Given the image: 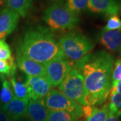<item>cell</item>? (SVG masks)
I'll return each mask as SVG.
<instances>
[{
    "label": "cell",
    "instance_id": "cell-32",
    "mask_svg": "<svg viewBox=\"0 0 121 121\" xmlns=\"http://www.w3.org/2000/svg\"><path fill=\"white\" fill-rule=\"evenodd\" d=\"M28 121H29V120H28Z\"/></svg>",
    "mask_w": 121,
    "mask_h": 121
},
{
    "label": "cell",
    "instance_id": "cell-6",
    "mask_svg": "<svg viewBox=\"0 0 121 121\" xmlns=\"http://www.w3.org/2000/svg\"><path fill=\"white\" fill-rule=\"evenodd\" d=\"M44 102L48 110L63 111L79 119L83 118L82 106L70 99L58 90L51 89L44 98Z\"/></svg>",
    "mask_w": 121,
    "mask_h": 121
},
{
    "label": "cell",
    "instance_id": "cell-3",
    "mask_svg": "<svg viewBox=\"0 0 121 121\" xmlns=\"http://www.w3.org/2000/svg\"><path fill=\"white\" fill-rule=\"evenodd\" d=\"M58 42L64 56L72 63L82 59L91 52L95 47L91 39L75 30L62 35Z\"/></svg>",
    "mask_w": 121,
    "mask_h": 121
},
{
    "label": "cell",
    "instance_id": "cell-27",
    "mask_svg": "<svg viewBox=\"0 0 121 121\" xmlns=\"http://www.w3.org/2000/svg\"><path fill=\"white\" fill-rule=\"evenodd\" d=\"M0 121H12L11 118L0 108Z\"/></svg>",
    "mask_w": 121,
    "mask_h": 121
},
{
    "label": "cell",
    "instance_id": "cell-19",
    "mask_svg": "<svg viewBox=\"0 0 121 121\" xmlns=\"http://www.w3.org/2000/svg\"><path fill=\"white\" fill-rule=\"evenodd\" d=\"M17 71V66L14 61L13 57H12L8 60L0 59V74L9 78L16 74Z\"/></svg>",
    "mask_w": 121,
    "mask_h": 121
},
{
    "label": "cell",
    "instance_id": "cell-8",
    "mask_svg": "<svg viewBox=\"0 0 121 121\" xmlns=\"http://www.w3.org/2000/svg\"><path fill=\"white\" fill-rule=\"evenodd\" d=\"M87 10L94 14L112 16L120 11V3L118 0H88Z\"/></svg>",
    "mask_w": 121,
    "mask_h": 121
},
{
    "label": "cell",
    "instance_id": "cell-26",
    "mask_svg": "<svg viewBox=\"0 0 121 121\" xmlns=\"http://www.w3.org/2000/svg\"><path fill=\"white\" fill-rule=\"evenodd\" d=\"M121 94V80L112 85L110 94Z\"/></svg>",
    "mask_w": 121,
    "mask_h": 121
},
{
    "label": "cell",
    "instance_id": "cell-16",
    "mask_svg": "<svg viewBox=\"0 0 121 121\" xmlns=\"http://www.w3.org/2000/svg\"><path fill=\"white\" fill-rule=\"evenodd\" d=\"M8 8L19 14L20 16L26 17L33 5L32 0H5Z\"/></svg>",
    "mask_w": 121,
    "mask_h": 121
},
{
    "label": "cell",
    "instance_id": "cell-21",
    "mask_svg": "<svg viewBox=\"0 0 121 121\" xmlns=\"http://www.w3.org/2000/svg\"><path fill=\"white\" fill-rule=\"evenodd\" d=\"M79 118L63 111L48 110L47 121H77Z\"/></svg>",
    "mask_w": 121,
    "mask_h": 121
},
{
    "label": "cell",
    "instance_id": "cell-9",
    "mask_svg": "<svg viewBox=\"0 0 121 121\" xmlns=\"http://www.w3.org/2000/svg\"><path fill=\"white\" fill-rule=\"evenodd\" d=\"M26 83L30 89V98H44L51 90L52 86L46 77L28 76L26 75Z\"/></svg>",
    "mask_w": 121,
    "mask_h": 121
},
{
    "label": "cell",
    "instance_id": "cell-4",
    "mask_svg": "<svg viewBox=\"0 0 121 121\" xmlns=\"http://www.w3.org/2000/svg\"><path fill=\"white\" fill-rule=\"evenodd\" d=\"M43 20L52 30H72L79 22V15L71 12L61 1L48 6L44 12Z\"/></svg>",
    "mask_w": 121,
    "mask_h": 121
},
{
    "label": "cell",
    "instance_id": "cell-14",
    "mask_svg": "<svg viewBox=\"0 0 121 121\" xmlns=\"http://www.w3.org/2000/svg\"><path fill=\"white\" fill-rule=\"evenodd\" d=\"M98 40L108 51H118L121 47V30H102L98 36Z\"/></svg>",
    "mask_w": 121,
    "mask_h": 121
},
{
    "label": "cell",
    "instance_id": "cell-13",
    "mask_svg": "<svg viewBox=\"0 0 121 121\" xmlns=\"http://www.w3.org/2000/svg\"><path fill=\"white\" fill-rule=\"evenodd\" d=\"M48 110L44 98L32 99L28 100L27 106L26 117L30 121H47L48 117Z\"/></svg>",
    "mask_w": 121,
    "mask_h": 121
},
{
    "label": "cell",
    "instance_id": "cell-28",
    "mask_svg": "<svg viewBox=\"0 0 121 121\" xmlns=\"http://www.w3.org/2000/svg\"><path fill=\"white\" fill-rule=\"evenodd\" d=\"M106 121H119V118L117 117L116 115L112 114H109L108 118H106Z\"/></svg>",
    "mask_w": 121,
    "mask_h": 121
},
{
    "label": "cell",
    "instance_id": "cell-24",
    "mask_svg": "<svg viewBox=\"0 0 121 121\" xmlns=\"http://www.w3.org/2000/svg\"><path fill=\"white\" fill-rule=\"evenodd\" d=\"M121 80V57L114 60L112 74V85Z\"/></svg>",
    "mask_w": 121,
    "mask_h": 121
},
{
    "label": "cell",
    "instance_id": "cell-5",
    "mask_svg": "<svg viewBox=\"0 0 121 121\" xmlns=\"http://www.w3.org/2000/svg\"><path fill=\"white\" fill-rule=\"evenodd\" d=\"M57 88L70 99L82 106H86V91L83 78L73 66Z\"/></svg>",
    "mask_w": 121,
    "mask_h": 121
},
{
    "label": "cell",
    "instance_id": "cell-11",
    "mask_svg": "<svg viewBox=\"0 0 121 121\" xmlns=\"http://www.w3.org/2000/svg\"><path fill=\"white\" fill-rule=\"evenodd\" d=\"M28 100L14 98L8 103L1 105L0 108L12 121H22L26 116Z\"/></svg>",
    "mask_w": 121,
    "mask_h": 121
},
{
    "label": "cell",
    "instance_id": "cell-29",
    "mask_svg": "<svg viewBox=\"0 0 121 121\" xmlns=\"http://www.w3.org/2000/svg\"><path fill=\"white\" fill-rule=\"evenodd\" d=\"M48 1H49L50 3H57V2H61V1H63V0H47Z\"/></svg>",
    "mask_w": 121,
    "mask_h": 121
},
{
    "label": "cell",
    "instance_id": "cell-31",
    "mask_svg": "<svg viewBox=\"0 0 121 121\" xmlns=\"http://www.w3.org/2000/svg\"><path fill=\"white\" fill-rule=\"evenodd\" d=\"M118 53H119V55H120V56L121 57V48H120V49L118 50Z\"/></svg>",
    "mask_w": 121,
    "mask_h": 121
},
{
    "label": "cell",
    "instance_id": "cell-23",
    "mask_svg": "<svg viewBox=\"0 0 121 121\" xmlns=\"http://www.w3.org/2000/svg\"><path fill=\"white\" fill-rule=\"evenodd\" d=\"M104 31L121 30V20L118 15L112 16L109 17L106 25L103 28Z\"/></svg>",
    "mask_w": 121,
    "mask_h": 121
},
{
    "label": "cell",
    "instance_id": "cell-18",
    "mask_svg": "<svg viewBox=\"0 0 121 121\" xmlns=\"http://www.w3.org/2000/svg\"><path fill=\"white\" fill-rule=\"evenodd\" d=\"M109 114L108 104H104L101 108L94 106L90 116L87 117L85 121H106Z\"/></svg>",
    "mask_w": 121,
    "mask_h": 121
},
{
    "label": "cell",
    "instance_id": "cell-17",
    "mask_svg": "<svg viewBox=\"0 0 121 121\" xmlns=\"http://www.w3.org/2000/svg\"><path fill=\"white\" fill-rule=\"evenodd\" d=\"M15 98L13 94L12 87L9 79L5 78L1 82V87L0 90V103L5 104L9 102Z\"/></svg>",
    "mask_w": 121,
    "mask_h": 121
},
{
    "label": "cell",
    "instance_id": "cell-7",
    "mask_svg": "<svg viewBox=\"0 0 121 121\" xmlns=\"http://www.w3.org/2000/svg\"><path fill=\"white\" fill-rule=\"evenodd\" d=\"M44 66L46 78L52 87H58L73 67V63L65 57H60L51 60Z\"/></svg>",
    "mask_w": 121,
    "mask_h": 121
},
{
    "label": "cell",
    "instance_id": "cell-20",
    "mask_svg": "<svg viewBox=\"0 0 121 121\" xmlns=\"http://www.w3.org/2000/svg\"><path fill=\"white\" fill-rule=\"evenodd\" d=\"M88 0H66L65 5L75 13L81 14L87 10Z\"/></svg>",
    "mask_w": 121,
    "mask_h": 121
},
{
    "label": "cell",
    "instance_id": "cell-25",
    "mask_svg": "<svg viewBox=\"0 0 121 121\" xmlns=\"http://www.w3.org/2000/svg\"><path fill=\"white\" fill-rule=\"evenodd\" d=\"M12 57L10 47L5 40H0V59L8 60Z\"/></svg>",
    "mask_w": 121,
    "mask_h": 121
},
{
    "label": "cell",
    "instance_id": "cell-2",
    "mask_svg": "<svg viewBox=\"0 0 121 121\" xmlns=\"http://www.w3.org/2000/svg\"><path fill=\"white\" fill-rule=\"evenodd\" d=\"M16 55L45 65L57 58L65 57L54 30L36 26L25 31L17 44Z\"/></svg>",
    "mask_w": 121,
    "mask_h": 121
},
{
    "label": "cell",
    "instance_id": "cell-30",
    "mask_svg": "<svg viewBox=\"0 0 121 121\" xmlns=\"http://www.w3.org/2000/svg\"><path fill=\"white\" fill-rule=\"evenodd\" d=\"M5 78H7L6 76H5V75H1V74H0V82H2L4 79H5Z\"/></svg>",
    "mask_w": 121,
    "mask_h": 121
},
{
    "label": "cell",
    "instance_id": "cell-22",
    "mask_svg": "<svg viewBox=\"0 0 121 121\" xmlns=\"http://www.w3.org/2000/svg\"><path fill=\"white\" fill-rule=\"evenodd\" d=\"M110 100L108 103L110 113L116 115L118 118L121 117V94H110Z\"/></svg>",
    "mask_w": 121,
    "mask_h": 121
},
{
    "label": "cell",
    "instance_id": "cell-12",
    "mask_svg": "<svg viewBox=\"0 0 121 121\" xmlns=\"http://www.w3.org/2000/svg\"><path fill=\"white\" fill-rule=\"evenodd\" d=\"M16 66L28 76L46 77L44 65L22 55H16Z\"/></svg>",
    "mask_w": 121,
    "mask_h": 121
},
{
    "label": "cell",
    "instance_id": "cell-33",
    "mask_svg": "<svg viewBox=\"0 0 121 121\" xmlns=\"http://www.w3.org/2000/svg\"><path fill=\"white\" fill-rule=\"evenodd\" d=\"M0 106H1V103H0Z\"/></svg>",
    "mask_w": 121,
    "mask_h": 121
},
{
    "label": "cell",
    "instance_id": "cell-1",
    "mask_svg": "<svg viewBox=\"0 0 121 121\" xmlns=\"http://www.w3.org/2000/svg\"><path fill=\"white\" fill-rule=\"evenodd\" d=\"M114 56L102 50L90 52L73 66L83 78L86 91V104L91 106L104 104L110 95Z\"/></svg>",
    "mask_w": 121,
    "mask_h": 121
},
{
    "label": "cell",
    "instance_id": "cell-10",
    "mask_svg": "<svg viewBox=\"0 0 121 121\" xmlns=\"http://www.w3.org/2000/svg\"><path fill=\"white\" fill-rule=\"evenodd\" d=\"M20 21V16L8 8L3 9L0 12V40L5 39L12 33Z\"/></svg>",
    "mask_w": 121,
    "mask_h": 121
},
{
    "label": "cell",
    "instance_id": "cell-15",
    "mask_svg": "<svg viewBox=\"0 0 121 121\" xmlns=\"http://www.w3.org/2000/svg\"><path fill=\"white\" fill-rule=\"evenodd\" d=\"M15 75L8 78L12 87L15 98L20 99H30V91L28 84L26 82H24L16 78Z\"/></svg>",
    "mask_w": 121,
    "mask_h": 121
}]
</instances>
